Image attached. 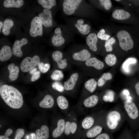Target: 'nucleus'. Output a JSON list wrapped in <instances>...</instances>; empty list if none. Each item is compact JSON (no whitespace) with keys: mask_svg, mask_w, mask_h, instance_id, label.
<instances>
[{"mask_svg":"<svg viewBox=\"0 0 139 139\" xmlns=\"http://www.w3.org/2000/svg\"><path fill=\"white\" fill-rule=\"evenodd\" d=\"M77 126L75 122L67 121L65 124L64 134L66 135H68L71 134H74L76 131Z\"/></svg>","mask_w":139,"mask_h":139,"instance_id":"23","label":"nucleus"},{"mask_svg":"<svg viewBox=\"0 0 139 139\" xmlns=\"http://www.w3.org/2000/svg\"><path fill=\"white\" fill-rule=\"evenodd\" d=\"M109 133L110 132L107 131L101 133L95 137L94 139H111V137Z\"/></svg>","mask_w":139,"mask_h":139,"instance_id":"41","label":"nucleus"},{"mask_svg":"<svg viewBox=\"0 0 139 139\" xmlns=\"http://www.w3.org/2000/svg\"><path fill=\"white\" fill-rule=\"evenodd\" d=\"M103 116L94 125L88 130L86 133V136L87 137L94 138L102 133L104 129L102 121Z\"/></svg>","mask_w":139,"mask_h":139,"instance_id":"8","label":"nucleus"},{"mask_svg":"<svg viewBox=\"0 0 139 139\" xmlns=\"http://www.w3.org/2000/svg\"><path fill=\"white\" fill-rule=\"evenodd\" d=\"M122 107L130 127L134 130L139 129V103L128 99L124 102Z\"/></svg>","mask_w":139,"mask_h":139,"instance_id":"3","label":"nucleus"},{"mask_svg":"<svg viewBox=\"0 0 139 139\" xmlns=\"http://www.w3.org/2000/svg\"><path fill=\"white\" fill-rule=\"evenodd\" d=\"M67 59L65 58L62 59L60 62L57 63L58 67L60 69H64L65 68L67 65Z\"/></svg>","mask_w":139,"mask_h":139,"instance_id":"44","label":"nucleus"},{"mask_svg":"<svg viewBox=\"0 0 139 139\" xmlns=\"http://www.w3.org/2000/svg\"><path fill=\"white\" fill-rule=\"evenodd\" d=\"M82 1L81 0H65L63 2V10L66 15L73 14Z\"/></svg>","mask_w":139,"mask_h":139,"instance_id":"7","label":"nucleus"},{"mask_svg":"<svg viewBox=\"0 0 139 139\" xmlns=\"http://www.w3.org/2000/svg\"><path fill=\"white\" fill-rule=\"evenodd\" d=\"M13 54L10 47L7 45L4 46L0 51V60L1 61H6L11 57Z\"/></svg>","mask_w":139,"mask_h":139,"instance_id":"21","label":"nucleus"},{"mask_svg":"<svg viewBox=\"0 0 139 139\" xmlns=\"http://www.w3.org/2000/svg\"><path fill=\"white\" fill-rule=\"evenodd\" d=\"M139 129V130H138V131L139 132V129Z\"/></svg>","mask_w":139,"mask_h":139,"instance_id":"53","label":"nucleus"},{"mask_svg":"<svg viewBox=\"0 0 139 139\" xmlns=\"http://www.w3.org/2000/svg\"><path fill=\"white\" fill-rule=\"evenodd\" d=\"M117 36L120 47L125 51H128L132 49L134 46L133 40L129 32L124 30L119 31Z\"/></svg>","mask_w":139,"mask_h":139,"instance_id":"4","label":"nucleus"},{"mask_svg":"<svg viewBox=\"0 0 139 139\" xmlns=\"http://www.w3.org/2000/svg\"><path fill=\"white\" fill-rule=\"evenodd\" d=\"M37 68L36 67H34L30 70L29 71V73L31 75H32L34 73L37 71Z\"/></svg>","mask_w":139,"mask_h":139,"instance_id":"47","label":"nucleus"},{"mask_svg":"<svg viewBox=\"0 0 139 139\" xmlns=\"http://www.w3.org/2000/svg\"><path fill=\"white\" fill-rule=\"evenodd\" d=\"M24 130L23 129H18L15 133L14 139H21L24 136Z\"/></svg>","mask_w":139,"mask_h":139,"instance_id":"42","label":"nucleus"},{"mask_svg":"<svg viewBox=\"0 0 139 139\" xmlns=\"http://www.w3.org/2000/svg\"><path fill=\"white\" fill-rule=\"evenodd\" d=\"M37 2L44 8L49 10L55 6L56 4L55 0H38Z\"/></svg>","mask_w":139,"mask_h":139,"instance_id":"30","label":"nucleus"},{"mask_svg":"<svg viewBox=\"0 0 139 139\" xmlns=\"http://www.w3.org/2000/svg\"><path fill=\"white\" fill-rule=\"evenodd\" d=\"M38 67L41 72L45 73L49 70L50 67V65L49 63H44L42 62H40L38 65Z\"/></svg>","mask_w":139,"mask_h":139,"instance_id":"39","label":"nucleus"},{"mask_svg":"<svg viewBox=\"0 0 139 139\" xmlns=\"http://www.w3.org/2000/svg\"><path fill=\"white\" fill-rule=\"evenodd\" d=\"M112 78V75L110 72L104 73L99 79L97 85L99 87L102 86L106 82L110 80Z\"/></svg>","mask_w":139,"mask_h":139,"instance_id":"28","label":"nucleus"},{"mask_svg":"<svg viewBox=\"0 0 139 139\" xmlns=\"http://www.w3.org/2000/svg\"><path fill=\"white\" fill-rule=\"evenodd\" d=\"M54 103V99L50 95H46L43 99L39 102V107L42 108H50L53 106Z\"/></svg>","mask_w":139,"mask_h":139,"instance_id":"20","label":"nucleus"},{"mask_svg":"<svg viewBox=\"0 0 139 139\" xmlns=\"http://www.w3.org/2000/svg\"><path fill=\"white\" fill-rule=\"evenodd\" d=\"M38 17L43 25L46 27H51L53 25L52 12L50 10L44 8L42 12L40 13Z\"/></svg>","mask_w":139,"mask_h":139,"instance_id":"9","label":"nucleus"},{"mask_svg":"<svg viewBox=\"0 0 139 139\" xmlns=\"http://www.w3.org/2000/svg\"><path fill=\"white\" fill-rule=\"evenodd\" d=\"M105 30L103 29L100 30L97 33V38L102 40L107 41L110 37V36L108 34L105 33Z\"/></svg>","mask_w":139,"mask_h":139,"instance_id":"38","label":"nucleus"},{"mask_svg":"<svg viewBox=\"0 0 139 139\" xmlns=\"http://www.w3.org/2000/svg\"><path fill=\"white\" fill-rule=\"evenodd\" d=\"M101 5L106 10H109L112 6V3L110 0H99Z\"/></svg>","mask_w":139,"mask_h":139,"instance_id":"40","label":"nucleus"},{"mask_svg":"<svg viewBox=\"0 0 139 139\" xmlns=\"http://www.w3.org/2000/svg\"><path fill=\"white\" fill-rule=\"evenodd\" d=\"M112 16L113 18L119 20H123L128 19L131 16L128 12L121 9H116L113 12Z\"/></svg>","mask_w":139,"mask_h":139,"instance_id":"16","label":"nucleus"},{"mask_svg":"<svg viewBox=\"0 0 139 139\" xmlns=\"http://www.w3.org/2000/svg\"><path fill=\"white\" fill-rule=\"evenodd\" d=\"M97 83L93 79L91 78L87 80L85 83V88L89 92L92 93L95 90Z\"/></svg>","mask_w":139,"mask_h":139,"instance_id":"27","label":"nucleus"},{"mask_svg":"<svg viewBox=\"0 0 139 139\" xmlns=\"http://www.w3.org/2000/svg\"><path fill=\"white\" fill-rule=\"evenodd\" d=\"M51 41L53 45L56 47L61 46L65 43V40L62 36V31L60 28H57L55 29Z\"/></svg>","mask_w":139,"mask_h":139,"instance_id":"11","label":"nucleus"},{"mask_svg":"<svg viewBox=\"0 0 139 139\" xmlns=\"http://www.w3.org/2000/svg\"><path fill=\"white\" fill-rule=\"evenodd\" d=\"M14 23L11 19H6L3 22L2 32L5 36H8L10 33V29L13 26Z\"/></svg>","mask_w":139,"mask_h":139,"instance_id":"26","label":"nucleus"},{"mask_svg":"<svg viewBox=\"0 0 139 139\" xmlns=\"http://www.w3.org/2000/svg\"><path fill=\"white\" fill-rule=\"evenodd\" d=\"M9 72V78L11 81H14L18 78L19 72V69L17 66H15L13 63L10 64L8 66Z\"/></svg>","mask_w":139,"mask_h":139,"instance_id":"22","label":"nucleus"},{"mask_svg":"<svg viewBox=\"0 0 139 139\" xmlns=\"http://www.w3.org/2000/svg\"><path fill=\"white\" fill-rule=\"evenodd\" d=\"M35 134L37 139H48L49 136V128L47 125H42L40 129L36 130Z\"/></svg>","mask_w":139,"mask_h":139,"instance_id":"18","label":"nucleus"},{"mask_svg":"<svg viewBox=\"0 0 139 139\" xmlns=\"http://www.w3.org/2000/svg\"><path fill=\"white\" fill-rule=\"evenodd\" d=\"M65 121L63 119L58 120L57 123V127L53 131L52 136L54 138H57L60 136L64 132Z\"/></svg>","mask_w":139,"mask_h":139,"instance_id":"15","label":"nucleus"},{"mask_svg":"<svg viewBox=\"0 0 139 139\" xmlns=\"http://www.w3.org/2000/svg\"><path fill=\"white\" fill-rule=\"evenodd\" d=\"M79 75L77 73L72 74L70 78L64 82L65 89L66 91H70L73 89L78 80Z\"/></svg>","mask_w":139,"mask_h":139,"instance_id":"12","label":"nucleus"},{"mask_svg":"<svg viewBox=\"0 0 139 139\" xmlns=\"http://www.w3.org/2000/svg\"><path fill=\"white\" fill-rule=\"evenodd\" d=\"M91 54L88 50L83 49L79 52L74 53L72 58L75 60L84 61L91 58Z\"/></svg>","mask_w":139,"mask_h":139,"instance_id":"14","label":"nucleus"},{"mask_svg":"<svg viewBox=\"0 0 139 139\" xmlns=\"http://www.w3.org/2000/svg\"><path fill=\"white\" fill-rule=\"evenodd\" d=\"M114 92L111 90H109L103 96L102 99L105 102H112L114 101Z\"/></svg>","mask_w":139,"mask_h":139,"instance_id":"35","label":"nucleus"},{"mask_svg":"<svg viewBox=\"0 0 139 139\" xmlns=\"http://www.w3.org/2000/svg\"><path fill=\"white\" fill-rule=\"evenodd\" d=\"M13 132L12 130L10 128L7 129L3 135L0 136V139H10L8 137L10 136Z\"/></svg>","mask_w":139,"mask_h":139,"instance_id":"43","label":"nucleus"},{"mask_svg":"<svg viewBox=\"0 0 139 139\" xmlns=\"http://www.w3.org/2000/svg\"><path fill=\"white\" fill-rule=\"evenodd\" d=\"M86 41L90 49L94 51L97 50V43L98 38L96 34L94 33H90L87 37Z\"/></svg>","mask_w":139,"mask_h":139,"instance_id":"13","label":"nucleus"},{"mask_svg":"<svg viewBox=\"0 0 139 139\" xmlns=\"http://www.w3.org/2000/svg\"><path fill=\"white\" fill-rule=\"evenodd\" d=\"M40 62V58L37 55H35L32 57H26L23 59L21 63L20 66L21 70L24 72L30 71L38 65Z\"/></svg>","mask_w":139,"mask_h":139,"instance_id":"5","label":"nucleus"},{"mask_svg":"<svg viewBox=\"0 0 139 139\" xmlns=\"http://www.w3.org/2000/svg\"><path fill=\"white\" fill-rule=\"evenodd\" d=\"M84 23V20L80 19L77 20L75 26L81 34L86 35L90 33L91 28L90 26L87 24H83Z\"/></svg>","mask_w":139,"mask_h":139,"instance_id":"17","label":"nucleus"},{"mask_svg":"<svg viewBox=\"0 0 139 139\" xmlns=\"http://www.w3.org/2000/svg\"><path fill=\"white\" fill-rule=\"evenodd\" d=\"M128 138V137H121L120 138H119V139H130L129 138Z\"/></svg>","mask_w":139,"mask_h":139,"instance_id":"50","label":"nucleus"},{"mask_svg":"<svg viewBox=\"0 0 139 139\" xmlns=\"http://www.w3.org/2000/svg\"><path fill=\"white\" fill-rule=\"evenodd\" d=\"M105 60L106 64L109 66H114L117 62V59L115 55L111 54L107 55L105 58Z\"/></svg>","mask_w":139,"mask_h":139,"instance_id":"32","label":"nucleus"},{"mask_svg":"<svg viewBox=\"0 0 139 139\" xmlns=\"http://www.w3.org/2000/svg\"><path fill=\"white\" fill-rule=\"evenodd\" d=\"M24 3L23 0H5L3 2V5L6 8H20Z\"/></svg>","mask_w":139,"mask_h":139,"instance_id":"25","label":"nucleus"},{"mask_svg":"<svg viewBox=\"0 0 139 139\" xmlns=\"http://www.w3.org/2000/svg\"><path fill=\"white\" fill-rule=\"evenodd\" d=\"M1 125H0V127H1Z\"/></svg>","mask_w":139,"mask_h":139,"instance_id":"52","label":"nucleus"},{"mask_svg":"<svg viewBox=\"0 0 139 139\" xmlns=\"http://www.w3.org/2000/svg\"><path fill=\"white\" fill-rule=\"evenodd\" d=\"M137 62V59L134 57H129L123 63L122 65L124 71L127 73H129L130 71V65L136 64Z\"/></svg>","mask_w":139,"mask_h":139,"instance_id":"29","label":"nucleus"},{"mask_svg":"<svg viewBox=\"0 0 139 139\" xmlns=\"http://www.w3.org/2000/svg\"><path fill=\"white\" fill-rule=\"evenodd\" d=\"M98 102V96L96 95H93L86 98L83 102V104L85 107L91 108L96 106Z\"/></svg>","mask_w":139,"mask_h":139,"instance_id":"24","label":"nucleus"},{"mask_svg":"<svg viewBox=\"0 0 139 139\" xmlns=\"http://www.w3.org/2000/svg\"><path fill=\"white\" fill-rule=\"evenodd\" d=\"M115 39L113 37L109 38L106 41L105 47L107 51L108 52L112 51L113 50L112 45L115 43Z\"/></svg>","mask_w":139,"mask_h":139,"instance_id":"34","label":"nucleus"},{"mask_svg":"<svg viewBox=\"0 0 139 139\" xmlns=\"http://www.w3.org/2000/svg\"><path fill=\"white\" fill-rule=\"evenodd\" d=\"M42 24L39 17L36 16L32 20L29 30L30 35L35 37L38 36H41L43 34Z\"/></svg>","mask_w":139,"mask_h":139,"instance_id":"6","label":"nucleus"},{"mask_svg":"<svg viewBox=\"0 0 139 139\" xmlns=\"http://www.w3.org/2000/svg\"><path fill=\"white\" fill-rule=\"evenodd\" d=\"M28 42V40L25 38H23L20 40L15 41L12 47L13 54L17 57H21L23 55L21 47L23 46L26 45Z\"/></svg>","mask_w":139,"mask_h":139,"instance_id":"10","label":"nucleus"},{"mask_svg":"<svg viewBox=\"0 0 139 139\" xmlns=\"http://www.w3.org/2000/svg\"><path fill=\"white\" fill-rule=\"evenodd\" d=\"M0 94L5 103L12 108H20L23 105V100L22 94L12 86L2 85L0 88Z\"/></svg>","mask_w":139,"mask_h":139,"instance_id":"2","label":"nucleus"},{"mask_svg":"<svg viewBox=\"0 0 139 139\" xmlns=\"http://www.w3.org/2000/svg\"><path fill=\"white\" fill-rule=\"evenodd\" d=\"M125 120L122 106L119 105L106 111L102 118L104 129L110 133L118 130Z\"/></svg>","mask_w":139,"mask_h":139,"instance_id":"1","label":"nucleus"},{"mask_svg":"<svg viewBox=\"0 0 139 139\" xmlns=\"http://www.w3.org/2000/svg\"><path fill=\"white\" fill-rule=\"evenodd\" d=\"M3 24V23L2 21H0V32H1V29L2 28Z\"/></svg>","mask_w":139,"mask_h":139,"instance_id":"49","label":"nucleus"},{"mask_svg":"<svg viewBox=\"0 0 139 139\" xmlns=\"http://www.w3.org/2000/svg\"><path fill=\"white\" fill-rule=\"evenodd\" d=\"M57 102L59 107L61 109H67L68 106V103L67 99L64 96L60 95L57 99Z\"/></svg>","mask_w":139,"mask_h":139,"instance_id":"31","label":"nucleus"},{"mask_svg":"<svg viewBox=\"0 0 139 139\" xmlns=\"http://www.w3.org/2000/svg\"><path fill=\"white\" fill-rule=\"evenodd\" d=\"M86 65L88 66H92L97 69L101 70L104 67L103 63L99 60L94 57L90 58L85 62Z\"/></svg>","mask_w":139,"mask_h":139,"instance_id":"19","label":"nucleus"},{"mask_svg":"<svg viewBox=\"0 0 139 139\" xmlns=\"http://www.w3.org/2000/svg\"><path fill=\"white\" fill-rule=\"evenodd\" d=\"M41 73L39 71H37L33 75H32L31 80L32 82H34L38 80L40 77Z\"/></svg>","mask_w":139,"mask_h":139,"instance_id":"45","label":"nucleus"},{"mask_svg":"<svg viewBox=\"0 0 139 139\" xmlns=\"http://www.w3.org/2000/svg\"><path fill=\"white\" fill-rule=\"evenodd\" d=\"M135 90L136 94L139 98V82L135 84Z\"/></svg>","mask_w":139,"mask_h":139,"instance_id":"46","label":"nucleus"},{"mask_svg":"<svg viewBox=\"0 0 139 139\" xmlns=\"http://www.w3.org/2000/svg\"><path fill=\"white\" fill-rule=\"evenodd\" d=\"M52 87L54 89L60 92H63L65 89L64 86L60 82L57 81L52 83Z\"/></svg>","mask_w":139,"mask_h":139,"instance_id":"37","label":"nucleus"},{"mask_svg":"<svg viewBox=\"0 0 139 139\" xmlns=\"http://www.w3.org/2000/svg\"><path fill=\"white\" fill-rule=\"evenodd\" d=\"M31 139H37L36 135L34 133H32L31 134Z\"/></svg>","mask_w":139,"mask_h":139,"instance_id":"48","label":"nucleus"},{"mask_svg":"<svg viewBox=\"0 0 139 139\" xmlns=\"http://www.w3.org/2000/svg\"><path fill=\"white\" fill-rule=\"evenodd\" d=\"M64 76V74L62 71L55 70L53 72L50 77L53 80L59 81L63 79Z\"/></svg>","mask_w":139,"mask_h":139,"instance_id":"33","label":"nucleus"},{"mask_svg":"<svg viewBox=\"0 0 139 139\" xmlns=\"http://www.w3.org/2000/svg\"><path fill=\"white\" fill-rule=\"evenodd\" d=\"M116 1H120V0H116Z\"/></svg>","mask_w":139,"mask_h":139,"instance_id":"51","label":"nucleus"},{"mask_svg":"<svg viewBox=\"0 0 139 139\" xmlns=\"http://www.w3.org/2000/svg\"><path fill=\"white\" fill-rule=\"evenodd\" d=\"M63 56L62 53L59 50L54 51L52 54V57L53 59L57 63L62 60Z\"/></svg>","mask_w":139,"mask_h":139,"instance_id":"36","label":"nucleus"}]
</instances>
